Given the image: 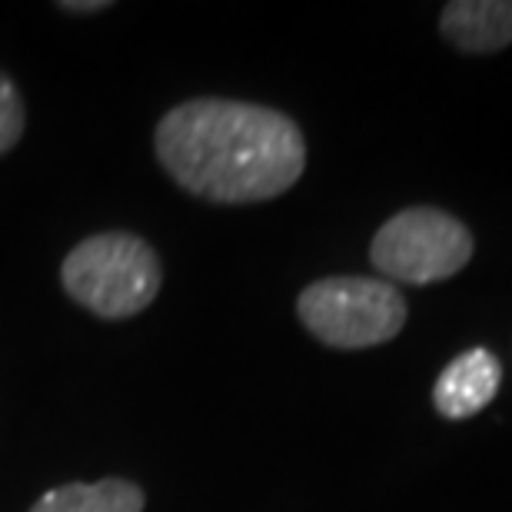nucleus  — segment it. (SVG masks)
<instances>
[{
    "label": "nucleus",
    "instance_id": "nucleus-1",
    "mask_svg": "<svg viewBox=\"0 0 512 512\" xmlns=\"http://www.w3.org/2000/svg\"><path fill=\"white\" fill-rule=\"evenodd\" d=\"M153 147L183 190L210 203H263L303 177L306 140L273 107L200 97L157 124Z\"/></svg>",
    "mask_w": 512,
    "mask_h": 512
},
{
    "label": "nucleus",
    "instance_id": "nucleus-2",
    "mask_svg": "<svg viewBox=\"0 0 512 512\" xmlns=\"http://www.w3.org/2000/svg\"><path fill=\"white\" fill-rule=\"evenodd\" d=\"M70 300L104 320H127L157 300L163 270L160 256L133 233H97L80 240L60 266Z\"/></svg>",
    "mask_w": 512,
    "mask_h": 512
},
{
    "label": "nucleus",
    "instance_id": "nucleus-3",
    "mask_svg": "<svg viewBox=\"0 0 512 512\" xmlns=\"http://www.w3.org/2000/svg\"><path fill=\"white\" fill-rule=\"evenodd\" d=\"M296 316L326 346L370 350L403 333L409 310L396 283L370 276H326L300 293Z\"/></svg>",
    "mask_w": 512,
    "mask_h": 512
},
{
    "label": "nucleus",
    "instance_id": "nucleus-4",
    "mask_svg": "<svg viewBox=\"0 0 512 512\" xmlns=\"http://www.w3.org/2000/svg\"><path fill=\"white\" fill-rule=\"evenodd\" d=\"M476 240L463 220L436 207H406L373 237V266L396 283L429 286L456 276L473 260Z\"/></svg>",
    "mask_w": 512,
    "mask_h": 512
},
{
    "label": "nucleus",
    "instance_id": "nucleus-5",
    "mask_svg": "<svg viewBox=\"0 0 512 512\" xmlns=\"http://www.w3.org/2000/svg\"><path fill=\"white\" fill-rule=\"evenodd\" d=\"M503 386V363L493 350H473L453 356L436 376L433 406L443 419H469L493 403Z\"/></svg>",
    "mask_w": 512,
    "mask_h": 512
},
{
    "label": "nucleus",
    "instance_id": "nucleus-6",
    "mask_svg": "<svg viewBox=\"0 0 512 512\" xmlns=\"http://www.w3.org/2000/svg\"><path fill=\"white\" fill-rule=\"evenodd\" d=\"M439 30L463 54H496L512 44V0H453Z\"/></svg>",
    "mask_w": 512,
    "mask_h": 512
},
{
    "label": "nucleus",
    "instance_id": "nucleus-7",
    "mask_svg": "<svg viewBox=\"0 0 512 512\" xmlns=\"http://www.w3.org/2000/svg\"><path fill=\"white\" fill-rule=\"evenodd\" d=\"M147 496L130 479H100V483L57 486L37 499L30 512H143Z\"/></svg>",
    "mask_w": 512,
    "mask_h": 512
},
{
    "label": "nucleus",
    "instance_id": "nucleus-8",
    "mask_svg": "<svg viewBox=\"0 0 512 512\" xmlns=\"http://www.w3.org/2000/svg\"><path fill=\"white\" fill-rule=\"evenodd\" d=\"M24 127H27L24 97H20L14 80L0 70V153L17 147V140L24 137Z\"/></svg>",
    "mask_w": 512,
    "mask_h": 512
},
{
    "label": "nucleus",
    "instance_id": "nucleus-9",
    "mask_svg": "<svg viewBox=\"0 0 512 512\" xmlns=\"http://www.w3.org/2000/svg\"><path fill=\"white\" fill-rule=\"evenodd\" d=\"M64 10H74V14H90V10H107L110 4L107 0H87V4H77V0H70V4H60Z\"/></svg>",
    "mask_w": 512,
    "mask_h": 512
}]
</instances>
